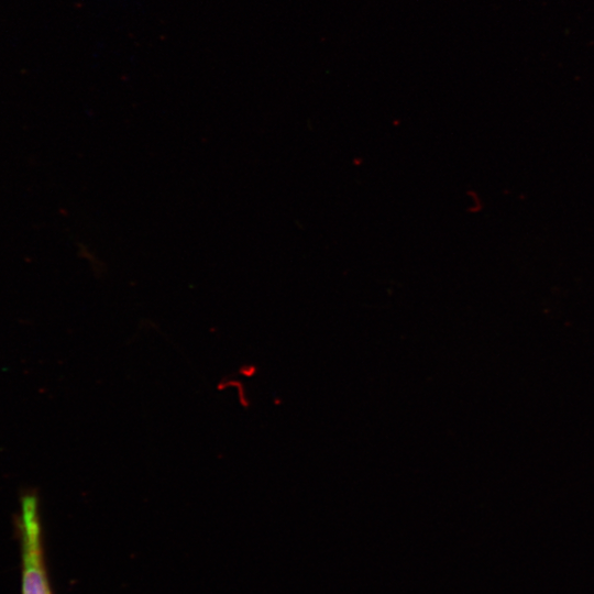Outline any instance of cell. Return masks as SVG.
<instances>
[{
	"instance_id": "6da1fadb",
	"label": "cell",
	"mask_w": 594,
	"mask_h": 594,
	"mask_svg": "<svg viewBox=\"0 0 594 594\" xmlns=\"http://www.w3.org/2000/svg\"><path fill=\"white\" fill-rule=\"evenodd\" d=\"M19 531L22 594H51L43 560L38 504L34 495H25L21 501Z\"/></svg>"
}]
</instances>
